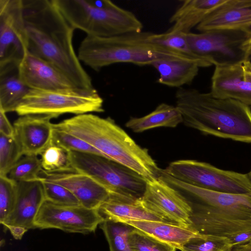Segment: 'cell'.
<instances>
[{
  "instance_id": "1",
  "label": "cell",
  "mask_w": 251,
  "mask_h": 251,
  "mask_svg": "<svg viewBox=\"0 0 251 251\" xmlns=\"http://www.w3.org/2000/svg\"><path fill=\"white\" fill-rule=\"evenodd\" d=\"M28 51L54 65L78 88H94L73 44L75 29L53 0H23Z\"/></svg>"
},
{
  "instance_id": "2",
  "label": "cell",
  "mask_w": 251,
  "mask_h": 251,
  "mask_svg": "<svg viewBox=\"0 0 251 251\" xmlns=\"http://www.w3.org/2000/svg\"><path fill=\"white\" fill-rule=\"evenodd\" d=\"M175 98L185 126L205 134L251 143L250 106L192 88H178Z\"/></svg>"
},
{
  "instance_id": "3",
  "label": "cell",
  "mask_w": 251,
  "mask_h": 251,
  "mask_svg": "<svg viewBox=\"0 0 251 251\" xmlns=\"http://www.w3.org/2000/svg\"><path fill=\"white\" fill-rule=\"evenodd\" d=\"M53 126L85 141L102 156L130 168L146 180L159 176L161 169L148 150L137 145L110 117L85 113L53 124Z\"/></svg>"
},
{
  "instance_id": "4",
  "label": "cell",
  "mask_w": 251,
  "mask_h": 251,
  "mask_svg": "<svg viewBox=\"0 0 251 251\" xmlns=\"http://www.w3.org/2000/svg\"><path fill=\"white\" fill-rule=\"evenodd\" d=\"M150 32L142 31L112 37L86 35L78 49L79 60L96 71L119 63L151 65L158 60H183L203 62L150 41Z\"/></svg>"
},
{
  "instance_id": "5",
  "label": "cell",
  "mask_w": 251,
  "mask_h": 251,
  "mask_svg": "<svg viewBox=\"0 0 251 251\" xmlns=\"http://www.w3.org/2000/svg\"><path fill=\"white\" fill-rule=\"evenodd\" d=\"M53 1L72 26L87 35L112 37L143 30V24L134 14L109 0L101 7L93 5L89 0Z\"/></svg>"
},
{
  "instance_id": "6",
  "label": "cell",
  "mask_w": 251,
  "mask_h": 251,
  "mask_svg": "<svg viewBox=\"0 0 251 251\" xmlns=\"http://www.w3.org/2000/svg\"><path fill=\"white\" fill-rule=\"evenodd\" d=\"M69 156L74 169L91 176L109 192L110 196L131 201L142 197L147 180L130 168L96 154L69 151Z\"/></svg>"
},
{
  "instance_id": "7",
  "label": "cell",
  "mask_w": 251,
  "mask_h": 251,
  "mask_svg": "<svg viewBox=\"0 0 251 251\" xmlns=\"http://www.w3.org/2000/svg\"><path fill=\"white\" fill-rule=\"evenodd\" d=\"M103 100L94 88L41 90L30 89L17 107L19 116L37 115L57 118L64 114L76 115L102 112Z\"/></svg>"
},
{
  "instance_id": "8",
  "label": "cell",
  "mask_w": 251,
  "mask_h": 251,
  "mask_svg": "<svg viewBox=\"0 0 251 251\" xmlns=\"http://www.w3.org/2000/svg\"><path fill=\"white\" fill-rule=\"evenodd\" d=\"M185 37L194 55L215 66L249 59L251 55V31L220 29L190 32Z\"/></svg>"
},
{
  "instance_id": "9",
  "label": "cell",
  "mask_w": 251,
  "mask_h": 251,
  "mask_svg": "<svg viewBox=\"0 0 251 251\" xmlns=\"http://www.w3.org/2000/svg\"><path fill=\"white\" fill-rule=\"evenodd\" d=\"M173 177L188 184L210 191L235 194L251 193L248 174L217 168L195 160H179L163 170Z\"/></svg>"
},
{
  "instance_id": "10",
  "label": "cell",
  "mask_w": 251,
  "mask_h": 251,
  "mask_svg": "<svg viewBox=\"0 0 251 251\" xmlns=\"http://www.w3.org/2000/svg\"><path fill=\"white\" fill-rule=\"evenodd\" d=\"M190 203L193 209L191 226L199 233L226 237L234 247L251 240V211L225 210Z\"/></svg>"
},
{
  "instance_id": "11",
  "label": "cell",
  "mask_w": 251,
  "mask_h": 251,
  "mask_svg": "<svg viewBox=\"0 0 251 251\" xmlns=\"http://www.w3.org/2000/svg\"><path fill=\"white\" fill-rule=\"evenodd\" d=\"M104 220L99 209L81 205H60L45 201L35 218L34 226L42 229L55 228L87 234L95 232Z\"/></svg>"
},
{
  "instance_id": "12",
  "label": "cell",
  "mask_w": 251,
  "mask_h": 251,
  "mask_svg": "<svg viewBox=\"0 0 251 251\" xmlns=\"http://www.w3.org/2000/svg\"><path fill=\"white\" fill-rule=\"evenodd\" d=\"M27 50L23 0H0V66L19 64Z\"/></svg>"
},
{
  "instance_id": "13",
  "label": "cell",
  "mask_w": 251,
  "mask_h": 251,
  "mask_svg": "<svg viewBox=\"0 0 251 251\" xmlns=\"http://www.w3.org/2000/svg\"><path fill=\"white\" fill-rule=\"evenodd\" d=\"M140 203L167 222L191 226L192 206L187 199L160 178L146 180Z\"/></svg>"
},
{
  "instance_id": "14",
  "label": "cell",
  "mask_w": 251,
  "mask_h": 251,
  "mask_svg": "<svg viewBox=\"0 0 251 251\" xmlns=\"http://www.w3.org/2000/svg\"><path fill=\"white\" fill-rule=\"evenodd\" d=\"M17 197L14 208L2 224L17 240L29 229L35 228L34 221L46 201L42 179L17 182Z\"/></svg>"
},
{
  "instance_id": "15",
  "label": "cell",
  "mask_w": 251,
  "mask_h": 251,
  "mask_svg": "<svg viewBox=\"0 0 251 251\" xmlns=\"http://www.w3.org/2000/svg\"><path fill=\"white\" fill-rule=\"evenodd\" d=\"M213 96L251 106V62L249 59L215 66L211 77Z\"/></svg>"
},
{
  "instance_id": "16",
  "label": "cell",
  "mask_w": 251,
  "mask_h": 251,
  "mask_svg": "<svg viewBox=\"0 0 251 251\" xmlns=\"http://www.w3.org/2000/svg\"><path fill=\"white\" fill-rule=\"evenodd\" d=\"M40 177L65 187L88 209H99L110 196L109 192L93 178L74 169L55 172L42 169Z\"/></svg>"
},
{
  "instance_id": "17",
  "label": "cell",
  "mask_w": 251,
  "mask_h": 251,
  "mask_svg": "<svg viewBox=\"0 0 251 251\" xmlns=\"http://www.w3.org/2000/svg\"><path fill=\"white\" fill-rule=\"evenodd\" d=\"M18 70L21 80L30 89L57 90L76 88L58 68L28 50L20 61Z\"/></svg>"
},
{
  "instance_id": "18",
  "label": "cell",
  "mask_w": 251,
  "mask_h": 251,
  "mask_svg": "<svg viewBox=\"0 0 251 251\" xmlns=\"http://www.w3.org/2000/svg\"><path fill=\"white\" fill-rule=\"evenodd\" d=\"M158 177L178 191L190 202L225 210L251 211V193L235 194L198 188L173 177L162 169Z\"/></svg>"
},
{
  "instance_id": "19",
  "label": "cell",
  "mask_w": 251,
  "mask_h": 251,
  "mask_svg": "<svg viewBox=\"0 0 251 251\" xmlns=\"http://www.w3.org/2000/svg\"><path fill=\"white\" fill-rule=\"evenodd\" d=\"M50 117L26 115L13 123L14 138L23 156L41 155L51 144L53 129Z\"/></svg>"
},
{
  "instance_id": "20",
  "label": "cell",
  "mask_w": 251,
  "mask_h": 251,
  "mask_svg": "<svg viewBox=\"0 0 251 251\" xmlns=\"http://www.w3.org/2000/svg\"><path fill=\"white\" fill-rule=\"evenodd\" d=\"M196 29L201 32L220 29L251 31V0H226Z\"/></svg>"
},
{
  "instance_id": "21",
  "label": "cell",
  "mask_w": 251,
  "mask_h": 251,
  "mask_svg": "<svg viewBox=\"0 0 251 251\" xmlns=\"http://www.w3.org/2000/svg\"><path fill=\"white\" fill-rule=\"evenodd\" d=\"M162 242L181 250L183 246L199 233L192 226L156 221H130L125 222Z\"/></svg>"
},
{
  "instance_id": "22",
  "label": "cell",
  "mask_w": 251,
  "mask_h": 251,
  "mask_svg": "<svg viewBox=\"0 0 251 251\" xmlns=\"http://www.w3.org/2000/svg\"><path fill=\"white\" fill-rule=\"evenodd\" d=\"M226 0H186L170 19L173 24L169 30L184 33L190 32L211 12L223 4Z\"/></svg>"
},
{
  "instance_id": "23",
  "label": "cell",
  "mask_w": 251,
  "mask_h": 251,
  "mask_svg": "<svg viewBox=\"0 0 251 251\" xmlns=\"http://www.w3.org/2000/svg\"><path fill=\"white\" fill-rule=\"evenodd\" d=\"M159 74L157 82L171 87L182 88L191 84L204 63L183 60H158L151 65Z\"/></svg>"
},
{
  "instance_id": "24",
  "label": "cell",
  "mask_w": 251,
  "mask_h": 251,
  "mask_svg": "<svg viewBox=\"0 0 251 251\" xmlns=\"http://www.w3.org/2000/svg\"><path fill=\"white\" fill-rule=\"evenodd\" d=\"M139 200H123L110 196L101 205L99 210L102 216H105V219L115 222L122 223L130 221L167 222L160 216L144 207Z\"/></svg>"
},
{
  "instance_id": "25",
  "label": "cell",
  "mask_w": 251,
  "mask_h": 251,
  "mask_svg": "<svg viewBox=\"0 0 251 251\" xmlns=\"http://www.w3.org/2000/svg\"><path fill=\"white\" fill-rule=\"evenodd\" d=\"M17 63L0 66V109L15 112L30 89L21 80Z\"/></svg>"
},
{
  "instance_id": "26",
  "label": "cell",
  "mask_w": 251,
  "mask_h": 251,
  "mask_svg": "<svg viewBox=\"0 0 251 251\" xmlns=\"http://www.w3.org/2000/svg\"><path fill=\"white\" fill-rule=\"evenodd\" d=\"M182 122L181 113L176 106L162 103L147 115L131 118L125 125L133 132L140 133L159 127H175Z\"/></svg>"
},
{
  "instance_id": "27",
  "label": "cell",
  "mask_w": 251,
  "mask_h": 251,
  "mask_svg": "<svg viewBox=\"0 0 251 251\" xmlns=\"http://www.w3.org/2000/svg\"><path fill=\"white\" fill-rule=\"evenodd\" d=\"M100 225L108 242L110 251H134L128 242V235L134 227L106 219Z\"/></svg>"
},
{
  "instance_id": "28",
  "label": "cell",
  "mask_w": 251,
  "mask_h": 251,
  "mask_svg": "<svg viewBox=\"0 0 251 251\" xmlns=\"http://www.w3.org/2000/svg\"><path fill=\"white\" fill-rule=\"evenodd\" d=\"M233 245L226 237L200 233L191 238L182 247L181 251H232Z\"/></svg>"
},
{
  "instance_id": "29",
  "label": "cell",
  "mask_w": 251,
  "mask_h": 251,
  "mask_svg": "<svg viewBox=\"0 0 251 251\" xmlns=\"http://www.w3.org/2000/svg\"><path fill=\"white\" fill-rule=\"evenodd\" d=\"M41 159L36 155H25L13 166L7 176L16 181H29L40 178Z\"/></svg>"
},
{
  "instance_id": "30",
  "label": "cell",
  "mask_w": 251,
  "mask_h": 251,
  "mask_svg": "<svg viewBox=\"0 0 251 251\" xmlns=\"http://www.w3.org/2000/svg\"><path fill=\"white\" fill-rule=\"evenodd\" d=\"M41 156L42 167L45 171L55 172L73 169L71 166L69 151L52 143Z\"/></svg>"
},
{
  "instance_id": "31",
  "label": "cell",
  "mask_w": 251,
  "mask_h": 251,
  "mask_svg": "<svg viewBox=\"0 0 251 251\" xmlns=\"http://www.w3.org/2000/svg\"><path fill=\"white\" fill-rule=\"evenodd\" d=\"M149 39L150 42L157 45L193 57L201 59L196 57L192 52L184 33L170 30L161 34L150 32Z\"/></svg>"
},
{
  "instance_id": "32",
  "label": "cell",
  "mask_w": 251,
  "mask_h": 251,
  "mask_svg": "<svg viewBox=\"0 0 251 251\" xmlns=\"http://www.w3.org/2000/svg\"><path fill=\"white\" fill-rule=\"evenodd\" d=\"M23 155L14 137L0 133V176H7Z\"/></svg>"
},
{
  "instance_id": "33",
  "label": "cell",
  "mask_w": 251,
  "mask_h": 251,
  "mask_svg": "<svg viewBox=\"0 0 251 251\" xmlns=\"http://www.w3.org/2000/svg\"><path fill=\"white\" fill-rule=\"evenodd\" d=\"M51 143L68 151L93 153L102 156L98 150L85 141L54 127Z\"/></svg>"
},
{
  "instance_id": "34",
  "label": "cell",
  "mask_w": 251,
  "mask_h": 251,
  "mask_svg": "<svg viewBox=\"0 0 251 251\" xmlns=\"http://www.w3.org/2000/svg\"><path fill=\"white\" fill-rule=\"evenodd\" d=\"M17 197V182L7 176H0V223L1 225L12 212Z\"/></svg>"
},
{
  "instance_id": "35",
  "label": "cell",
  "mask_w": 251,
  "mask_h": 251,
  "mask_svg": "<svg viewBox=\"0 0 251 251\" xmlns=\"http://www.w3.org/2000/svg\"><path fill=\"white\" fill-rule=\"evenodd\" d=\"M129 245L134 251H176L172 246L159 241L135 228L128 235Z\"/></svg>"
},
{
  "instance_id": "36",
  "label": "cell",
  "mask_w": 251,
  "mask_h": 251,
  "mask_svg": "<svg viewBox=\"0 0 251 251\" xmlns=\"http://www.w3.org/2000/svg\"><path fill=\"white\" fill-rule=\"evenodd\" d=\"M44 186L46 201L60 205H78L80 202L68 189L41 177Z\"/></svg>"
},
{
  "instance_id": "37",
  "label": "cell",
  "mask_w": 251,
  "mask_h": 251,
  "mask_svg": "<svg viewBox=\"0 0 251 251\" xmlns=\"http://www.w3.org/2000/svg\"><path fill=\"white\" fill-rule=\"evenodd\" d=\"M0 133L8 137H14V129L7 118L6 113L0 109Z\"/></svg>"
},
{
  "instance_id": "38",
  "label": "cell",
  "mask_w": 251,
  "mask_h": 251,
  "mask_svg": "<svg viewBox=\"0 0 251 251\" xmlns=\"http://www.w3.org/2000/svg\"><path fill=\"white\" fill-rule=\"evenodd\" d=\"M232 251H251V240L245 243L233 247Z\"/></svg>"
},
{
  "instance_id": "39",
  "label": "cell",
  "mask_w": 251,
  "mask_h": 251,
  "mask_svg": "<svg viewBox=\"0 0 251 251\" xmlns=\"http://www.w3.org/2000/svg\"><path fill=\"white\" fill-rule=\"evenodd\" d=\"M250 178L251 179V171L248 174Z\"/></svg>"
}]
</instances>
